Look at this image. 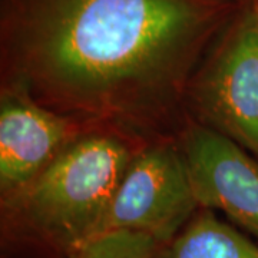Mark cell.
I'll use <instances>...</instances> for the list:
<instances>
[{
    "label": "cell",
    "instance_id": "6da1fadb",
    "mask_svg": "<svg viewBox=\"0 0 258 258\" xmlns=\"http://www.w3.org/2000/svg\"><path fill=\"white\" fill-rule=\"evenodd\" d=\"M249 0H0V86L157 142L188 125L194 72Z\"/></svg>",
    "mask_w": 258,
    "mask_h": 258
},
{
    "label": "cell",
    "instance_id": "7a4b0ae2",
    "mask_svg": "<svg viewBox=\"0 0 258 258\" xmlns=\"http://www.w3.org/2000/svg\"><path fill=\"white\" fill-rule=\"evenodd\" d=\"M151 142L83 134L29 184L0 198V257L72 258L96 235L132 159Z\"/></svg>",
    "mask_w": 258,
    "mask_h": 258
},
{
    "label": "cell",
    "instance_id": "3957f363",
    "mask_svg": "<svg viewBox=\"0 0 258 258\" xmlns=\"http://www.w3.org/2000/svg\"><path fill=\"white\" fill-rule=\"evenodd\" d=\"M185 108L189 120L231 139L258 159V16L254 0L194 72Z\"/></svg>",
    "mask_w": 258,
    "mask_h": 258
},
{
    "label": "cell",
    "instance_id": "277c9868",
    "mask_svg": "<svg viewBox=\"0 0 258 258\" xmlns=\"http://www.w3.org/2000/svg\"><path fill=\"white\" fill-rule=\"evenodd\" d=\"M200 208L176 139L151 142L129 164L95 238L137 231L169 245Z\"/></svg>",
    "mask_w": 258,
    "mask_h": 258
},
{
    "label": "cell",
    "instance_id": "5b68a950",
    "mask_svg": "<svg viewBox=\"0 0 258 258\" xmlns=\"http://www.w3.org/2000/svg\"><path fill=\"white\" fill-rule=\"evenodd\" d=\"M95 129L101 128L52 111L19 88L0 86V198L29 184Z\"/></svg>",
    "mask_w": 258,
    "mask_h": 258
},
{
    "label": "cell",
    "instance_id": "8992f818",
    "mask_svg": "<svg viewBox=\"0 0 258 258\" xmlns=\"http://www.w3.org/2000/svg\"><path fill=\"white\" fill-rule=\"evenodd\" d=\"M201 207L218 210L258 238V159L192 120L176 139Z\"/></svg>",
    "mask_w": 258,
    "mask_h": 258
},
{
    "label": "cell",
    "instance_id": "52a82bcc",
    "mask_svg": "<svg viewBox=\"0 0 258 258\" xmlns=\"http://www.w3.org/2000/svg\"><path fill=\"white\" fill-rule=\"evenodd\" d=\"M166 258H258V245L201 207L168 247Z\"/></svg>",
    "mask_w": 258,
    "mask_h": 258
},
{
    "label": "cell",
    "instance_id": "ba28073f",
    "mask_svg": "<svg viewBox=\"0 0 258 258\" xmlns=\"http://www.w3.org/2000/svg\"><path fill=\"white\" fill-rule=\"evenodd\" d=\"M168 247L137 231H112L89 241L72 258H166Z\"/></svg>",
    "mask_w": 258,
    "mask_h": 258
},
{
    "label": "cell",
    "instance_id": "9c48e42d",
    "mask_svg": "<svg viewBox=\"0 0 258 258\" xmlns=\"http://www.w3.org/2000/svg\"><path fill=\"white\" fill-rule=\"evenodd\" d=\"M254 3H255V10H257V16H258V0H254Z\"/></svg>",
    "mask_w": 258,
    "mask_h": 258
}]
</instances>
